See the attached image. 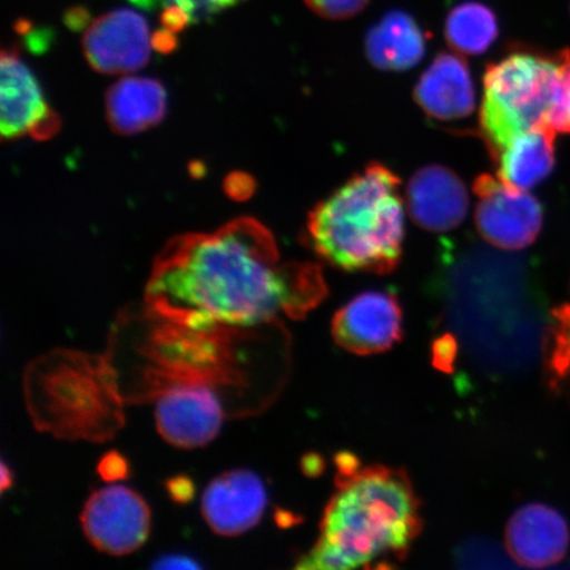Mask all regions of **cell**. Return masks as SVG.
Here are the masks:
<instances>
[{
    "instance_id": "obj_17",
    "label": "cell",
    "mask_w": 570,
    "mask_h": 570,
    "mask_svg": "<svg viewBox=\"0 0 570 570\" xmlns=\"http://www.w3.org/2000/svg\"><path fill=\"white\" fill-rule=\"evenodd\" d=\"M554 137L551 128L539 127L510 140L494 158L499 180L523 190L544 181L554 168Z\"/></svg>"
},
{
    "instance_id": "obj_19",
    "label": "cell",
    "mask_w": 570,
    "mask_h": 570,
    "mask_svg": "<svg viewBox=\"0 0 570 570\" xmlns=\"http://www.w3.org/2000/svg\"><path fill=\"white\" fill-rule=\"evenodd\" d=\"M544 352L551 386L556 390L570 386V301L552 309Z\"/></svg>"
},
{
    "instance_id": "obj_13",
    "label": "cell",
    "mask_w": 570,
    "mask_h": 570,
    "mask_svg": "<svg viewBox=\"0 0 570 570\" xmlns=\"http://www.w3.org/2000/svg\"><path fill=\"white\" fill-rule=\"evenodd\" d=\"M411 217L422 229L446 233L459 227L469 210L465 184L453 170L424 167L412 176L407 187Z\"/></svg>"
},
{
    "instance_id": "obj_7",
    "label": "cell",
    "mask_w": 570,
    "mask_h": 570,
    "mask_svg": "<svg viewBox=\"0 0 570 570\" xmlns=\"http://www.w3.org/2000/svg\"><path fill=\"white\" fill-rule=\"evenodd\" d=\"M156 425L173 444L195 449L216 439L224 422L223 404L209 383H163L156 401Z\"/></svg>"
},
{
    "instance_id": "obj_29",
    "label": "cell",
    "mask_w": 570,
    "mask_h": 570,
    "mask_svg": "<svg viewBox=\"0 0 570 570\" xmlns=\"http://www.w3.org/2000/svg\"><path fill=\"white\" fill-rule=\"evenodd\" d=\"M12 487V473L7 463H2V490L6 491Z\"/></svg>"
},
{
    "instance_id": "obj_11",
    "label": "cell",
    "mask_w": 570,
    "mask_h": 570,
    "mask_svg": "<svg viewBox=\"0 0 570 570\" xmlns=\"http://www.w3.org/2000/svg\"><path fill=\"white\" fill-rule=\"evenodd\" d=\"M267 490L252 470H230L205 489L203 517L220 537H238L261 522L267 505Z\"/></svg>"
},
{
    "instance_id": "obj_8",
    "label": "cell",
    "mask_w": 570,
    "mask_h": 570,
    "mask_svg": "<svg viewBox=\"0 0 570 570\" xmlns=\"http://www.w3.org/2000/svg\"><path fill=\"white\" fill-rule=\"evenodd\" d=\"M336 344L348 353L374 355L390 351L403 334V311L386 291H366L347 302L332 321Z\"/></svg>"
},
{
    "instance_id": "obj_18",
    "label": "cell",
    "mask_w": 570,
    "mask_h": 570,
    "mask_svg": "<svg viewBox=\"0 0 570 570\" xmlns=\"http://www.w3.org/2000/svg\"><path fill=\"white\" fill-rule=\"evenodd\" d=\"M448 46L463 56L488 51L499 35L495 12L481 2L460 3L448 13L444 26Z\"/></svg>"
},
{
    "instance_id": "obj_14",
    "label": "cell",
    "mask_w": 570,
    "mask_h": 570,
    "mask_svg": "<svg viewBox=\"0 0 570 570\" xmlns=\"http://www.w3.org/2000/svg\"><path fill=\"white\" fill-rule=\"evenodd\" d=\"M413 97L428 117L441 122L472 116L475 89L468 63L458 55L440 53L420 77Z\"/></svg>"
},
{
    "instance_id": "obj_20",
    "label": "cell",
    "mask_w": 570,
    "mask_h": 570,
    "mask_svg": "<svg viewBox=\"0 0 570 570\" xmlns=\"http://www.w3.org/2000/svg\"><path fill=\"white\" fill-rule=\"evenodd\" d=\"M548 127L556 134H570V51H562L558 98Z\"/></svg>"
},
{
    "instance_id": "obj_23",
    "label": "cell",
    "mask_w": 570,
    "mask_h": 570,
    "mask_svg": "<svg viewBox=\"0 0 570 570\" xmlns=\"http://www.w3.org/2000/svg\"><path fill=\"white\" fill-rule=\"evenodd\" d=\"M164 7L176 6L181 9L190 19V23H199L213 17L206 0H159Z\"/></svg>"
},
{
    "instance_id": "obj_2",
    "label": "cell",
    "mask_w": 570,
    "mask_h": 570,
    "mask_svg": "<svg viewBox=\"0 0 570 570\" xmlns=\"http://www.w3.org/2000/svg\"><path fill=\"white\" fill-rule=\"evenodd\" d=\"M422 529L419 498L407 474L381 465L361 468L345 458L316 544L296 568L348 570L401 560Z\"/></svg>"
},
{
    "instance_id": "obj_24",
    "label": "cell",
    "mask_w": 570,
    "mask_h": 570,
    "mask_svg": "<svg viewBox=\"0 0 570 570\" xmlns=\"http://www.w3.org/2000/svg\"><path fill=\"white\" fill-rule=\"evenodd\" d=\"M225 190L232 198L242 202V199L253 196L255 190L254 178L242 173L232 174L226 178Z\"/></svg>"
},
{
    "instance_id": "obj_26",
    "label": "cell",
    "mask_w": 570,
    "mask_h": 570,
    "mask_svg": "<svg viewBox=\"0 0 570 570\" xmlns=\"http://www.w3.org/2000/svg\"><path fill=\"white\" fill-rule=\"evenodd\" d=\"M156 569H199L202 564L185 554H167L155 561Z\"/></svg>"
},
{
    "instance_id": "obj_1",
    "label": "cell",
    "mask_w": 570,
    "mask_h": 570,
    "mask_svg": "<svg viewBox=\"0 0 570 570\" xmlns=\"http://www.w3.org/2000/svg\"><path fill=\"white\" fill-rule=\"evenodd\" d=\"M325 295L317 266L282 263L274 235L245 217L170 240L155 262L146 298L168 323L225 333L282 315L303 317Z\"/></svg>"
},
{
    "instance_id": "obj_28",
    "label": "cell",
    "mask_w": 570,
    "mask_h": 570,
    "mask_svg": "<svg viewBox=\"0 0 570 570\" xmlns=\"http://www.w3.org/2000/svg\"><path fill=\"white\" fill-rule=\"evenodd\" d=\"M240 2H244V0H206L213 17L217 16L219 12L232 9V7H235Z\"/></svg>"
},
{
    "instance_id": "obj_9",
    "label": "cell",
    "mask_w": 570,
    "mask_h": 570,
    "mask_svg": "<svg viewBox=\"0 0 570 570\" xmlns=\"http://www.w3.org/2000/svg\"><path fill=\"white\" fill-rule=\"evenodd\" d=\"M82 45L89 66L102 75L134 73L146 67L154 47L145 17L128 9L92 21Z\"/></svg>"
},
{
    "instance_id": "obj_25",
    "label": "cell",
    "mask_w": 570,
    "mask_h": 570,
    "mask_svg": "<svg viewBox=\"0 0 570 570\" xmlns=\"http://www.w3.org/2000/svg\"><path fill=\"white\" fill-rule=\"evenodd\" d=\"M167 489L170 498L177 503H187L195 495V484L187 476H176L169 480Z\"/></svg>"
},
{
    "instance_id": "obj_16",
    "label": "cell",
    "mask_w": 570,
    "mask_h": 570,
    "mask_svg": "<svg viewBox=\"0 0 570 570\" xmlns=\"http://www.w3.org/2000/svg\"><path fill=\"white\" fill-rule=\"evenodd\" d=\"M428 35L409 12L394 10L370 28L365 49L374 67L404 71L416 67L426 51Z\"/></svg>"
},
{
    "instance_id": "obj_12",
    "label": "cell",
    "mask_w": 570,
    "mask_h": 570,
    "mask_svg": "<svg viewBox=\"0 0 570 570\" xmlns=\"http://www.w3.org/2000/svg\"><path fill=\"white\" fill-rule=\"evenodd\" d=\"M570 546L568 520L550 504L522 505L505 527V547L518 564L547 568L566 558Z\"/></svg>"
},
{
    "instance_id": "obj_22",
    "label": "cell",
    "mask_w": 570,
    "mask_h": 570,
    "mask_svg": "<svg viewBox=\"0 0 570 570\" xmlns=\"http://www.w3.org/2000/svg\"><path fill=\"white\" fill-rule=\"evenodd\" d=\"M98 472L107 482L124 480L128 474L127 461L119 453H107L99 462Z\"/></svg>"
},
{
    "instance_id": "obj_3",
    "label": "cell",
    "mask_w": 570,
    "mask_h": 570,
    "mask_svg": "<svg viewBox=\"0 0 570 570\" xmlns=\"http://www.w3.org/2000/svg\"><path fill=\"white\" fill-rule=\"evenodd\" d=\"M399 188L401 180L392 170L370 164L309 213V246L347 273H392L401 263L404 240Z\"/></svg>"
},
{
    "instance_id": "obj_15",
    "label": "cell",
    "mask_w": 570,
    "mask_h": 570,
    "mask_svg": "<svg viewBox=\"0 0 570 570\" xmlns=\"http://www.w3.org/2000/svg\"><path fill=\"white\" fill-rule=\"evenodd\" d=\"M166 112L167 91L155 78L125 77L107 90V122L125 137L159 125Z\"/></svg>"
},
{
    "instance_id": "obj_10",
    "label": "cell",
    "mask_w": 570,
    "mask_h": 570,
    "mask_svg": "<svg viewBox=\"0 0 570 570\" xmlns=\"http://www.w3.org/2000/svg\"><path fill=\"white\" fill-rule=\"evenodd\" d=\"M2 138L12 140L31 135L36 140L55 137L61 119L49 107L38 78L21 59L16 47L2 52Z\"/></svg>"
},
{
    "instance_id": "obj_4",
    "label": "cell",
    "mask_w": 570,
    "mask_h": 570,
    "mask_svg": "<svg viewBox=\"0 0 570 570\" xmlns=\"http://www.w3.org/2000/svg\"><path fill=\"white\" fill-rule=\"evenodd\" d=\"M561 57L562 52L515 51L487 68L480 126L493 158L518 135L548 127L558 98Z\"/></svg>"
},
{
    "instance_id": "obj_5",
    "label": "cell",
    "mask_w": 570,
    "mask_h": 570,
    "mask_svg": "<svg viewBox=\"0 0 570 570\" xmlns=\"http://www.w3.org/2000/svg\"><path fill=\"white\" fill-rule=\"evenodd\" d=\"M476 230L489 244L517 252L539 237L544 213L537 197L497 177L482 175L474 183Z\"/></svg>"
},
{
    "instance_id": "obj_6",
    "label": "cell",
    "mask_w": 570,
    "mask_h": 570,
    "mask_svg": "<svg viewBox=\"0 0 570 570\" xmlns=\"http://www.w3.org/2000/svg\"><path fill=\"white\" fill-rule=\"evenodd\" d=\"M82 529L97 550L112 556L132 553L146 543L151 511L134 490L111 484L88 499Z\"/></svg>"
},
{
    "instance_id": "obj_21",
    "label": "cell",
    "mask_w": 570,
    "mask_h": 570,
    "mask_svg": "<svg viewBox=\"0 0 570 570\" xmlns=\"http://www.w3.org/2000/svg\"><path fill=\"white\" fill-rule=\"evenodd\" d=\"M316 16L327 20H346L366 9L370 0H304Z\"/></svg>"
},
{
    "instance_id": "obj_27",
    "label": "cell",
    "mask_w": 570,
    "mask_h": 570,
    "mask_svg": "<svg viewBox=\"0 0 570 570\" xmlns=\"http://www.w3.org/2000/svg\"><path fill=\"white\" fill-rule=\"evenodd\" d=\"M153 46L156 51L168 53L173 52L177 46V40L174 32L163 30L159 33L153 36Z\"/></svg>"
}]
</instances>
